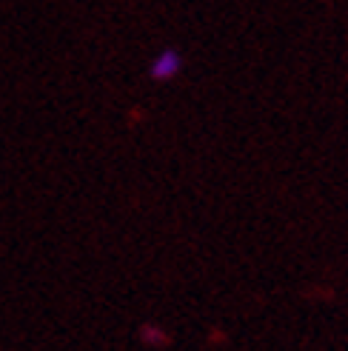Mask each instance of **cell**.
<instances>
[{"label": "cell", "mask_w": 348, "mask_h": 351, "mask_svg": "<svg viewBox=\"0 0 348 351\" xmlns=\"http://www.w3.org/2000/svg\"><path fill=\"white\" fill-rule=\"evenodd\" d=\"M183 72V55L177 49H160L149 63V77L154 83H169Z\"/></svg>", "instance_id": "cell-1"}, {"label": "cell", "mask_w": 348, "mask_h": 351, "mask_svg": "<svg viewBox=\"0 0 348 351\" xmlns=\"http://www.w3.org/2000/svg\"><path fill=\"white\" fill-rule=\"evenodd\" d=\"M140 340L146 343V346H151V348H160V346H166L169 343V335L160 328V326H154V323H149V326H143L140 328Z\"/></svg>", "instance_id": "cell-2"}]
</instances>
